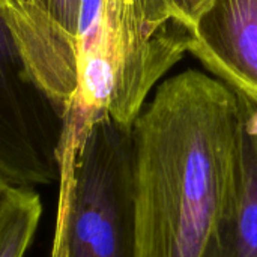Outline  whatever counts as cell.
<instances>
[{"mask_svg": "<svg viewBox=\"0 0 257 257\" xmlns=\"http://www.w3.org/2000/svg\"><path fill=\"white\" fill-rule=\"evenodd\" d=\"M41 212L39 196L30 187H9L0 206V257L24 256Z\"/></svg>", "mask_w": 257, "mask_h": 257, "instance_id": "obj_8", "label": "cell"}, {"mask_svg": "<svg viewBox=\"0 0 257 257\" xmlns=\"http://www.w3.org/2000/svg\"><path fill=\"white\" fill-rule=\"evenodd\" d=\"M51 257H137L133 125L104 114L60 154Z\"/></svg>", "mask_w": 257, "mask_h": 257, "instance_id": "obj_3", "label": "cell"}, {"mask_svg": "<svg viewBox=\"0 0 257 257\" xmlns=\"http://www.w3.org/2000/svg\"><path fill=\"white\" fill-rule=\"evenodd\" d=\"M9 187H11V184H9L6 179H3V178L0 176V206H2V202H3V199H5V196H6Z\"/></svg>", "mask_w": 257, "mask_h": 257, "instance_id": "obj_10", "label": "cell"}, {"mask_svg": "<svg viewBox=\"0 0 257 257\" xmlns=\"http://www.w3.org/2000/svg\"><path fill=\"white\" fill-rule=\"evenodd\" d=\"M81 0H0L38 83L62 105L77 89V33Z\"/></svg>", "mask_w": 257, "mask_h": 257, "instance_id": "obj_5", "label": "cell"}, {"mask_svg": "<svg viewBox=\"0 0 257 257\" xmlns=\"http://www.w3.org/2000/svg\"><path fill=\"white\" fill-rule=\"evenodd\" d=\"M188 53L257 108V0H214L191 29Z\"/></svg>", "mask_w": 257, "mask_h": 257, "instance_id": "obj_6", "label": "cell"}, {"mask_svg": "<svg viewBox=\"0 0 257 257\" xmlns=\"http://www.w3.org/2000/svg\"><path fill=\"white\" fill-rule=\"evenodd\" d=\"M239 104L190 69L163 81L133 123L137 257H208L229 209Z\"/></svg>", "mask_w": 257, "mask_h": 257, "instance_id": "obj_1", "label": "cell"}, {"mask_svg": "<svg viewBox=\"0 0 257 257\" xmlns=\"http://www.w3.org/2000/svg\"><path fill=\"white\" fill-rule=\"evenodd\" d=\"M212 2L214 0H166L173 14L190 29H193L196 21L212 5Z\"/></svg>", "mask_w": 257, "mask_h": 257, "instance_id": "obj_9", "label": "cell"}, {"mask_svg": "<svg viewBox=\"0 0 257 257\" xmlns=\"http://www.w3.org/2000/svg\"><path fill=\"white\" fill-rule=\"evenodd\" d=\"M239 126L233 191L208 257H257V108L238 99Z\"/></svg>", "mask_w": 257, "mask_h": 257, "instance_id": "obj_7", "label": "cell"}, {"mask_svg": "<svg viewBox=\"0 0 257 257\" xmlns=\"http://www.w3.org/2000/svg\"><path fill=\"white\" fill-rule=\"evenodd\" d=\"M65 105L35 78L0 12V176L11 185L59 182Z\"/></svg>", "mask_w": 257, "mask_h": 257, "instance_id": "obj_4", "label": "cell"}, {"mask_svg": "<svg viewBox=\"0 0 257 257\" xmlns=\"http://www.w3.org/2000/svg\"><path fill=\"white\" fill-rule=\"evenodd\" d=\"M190 39L191 29L166 0H81L77 89L66 104L62 149L99 116L133 125Z\"/></svg>", "mask_w": 257, "mask_h": 257, "instance_id": "obj_2", "label": "cell"}]
</instances>
